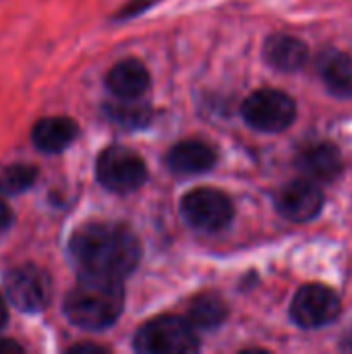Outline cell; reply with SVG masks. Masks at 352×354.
Wrapping results in <instances>:
<instances>
[{
    "mask_svg": "<svg viewBox=\"0 0 352 354\" xmlns=\"http://www.w3.org/2000/svg\"><path fill=\"white\" fill-rule=\"evenodd\" d=\"M81 274L127 278L141 261V243L122 224L89 222L77 228L68 243Z\"/></svg>",
    "mask_w": 352,
    "mask_h": 354,
    "instance_id": "1",
    "label": "cell"
},
{
    "mask_svg": "<svg viewBox=\"0 0 352 354\" xmlns=\"http://www.w3.org/2000/svg\"><path fill=\"white\" fill-rule=\"evenodd\" d=\"M124 307L122 280L81 274L64 297V315L81 330L100 332L116 324Z\"/></svg>",
    "mask_w": 352,
    "mask_h": 354,
    "instance_id": "2",
    "label": "cell"
},
{
    "mask_svg": "<svg viewBox=\"0 0 352 354\" xmlns=\"http://www.w3.org/2000/svg\"><path fill=\"white\" fill-rule=\"evenodd\" d=\"M133 344L141 354H191L199 348L195 328L174 315L149 319L137 330Z\"/></svg>",
    "mask_w": 352,
    "mask_h": 354,
    "instance_id": "3",
    "label": "cell"
},
{
    "mask_svg": "<svg viewBox=\"0 0 352 354\" xmlns=\"http://www.w3.org/2000/svg\"><path fill=\"white\" fill-rule=\"evenodd\" d=\"M52 292L50 274L35 263L17 266L4 276V297L21 313L44 311L52 301Z\"/></svg>",
    "mask_w": 352,
    "mask_h": 354,
    "instance_id": "4",
    "label": "cell"
},
{
    "mask_svg": "<svg viewBox=\"0 0 352 354\" xmlns=\"http://www.w3.org/2000/svg\"><path fill=\"white\" fill-rule=\"evenodd\" d=\"M95 174L100 185L108 191L131 193L147 180V166L133 149L112 145L98 156Z\"/></svg>",
    "mask_w": 352,
    "mask_h": 354,
    "instance_id": "5",
    "label": "cell"
},
{
    "mask_svg": "<svg viewBox=\"0 0 352 354\" xmlns=\"http://www.w3.org/2000/svg\"><path fill=\"white\" fill-rule=\"evenodd\" d=\"M245 120L266 133H280L297 118V104L278 89H259L243 102Z\"/></svg>",
    "mask_w": 352,
    "mask_h": 354,
    "instance_id": "6",
    "label": "cell"
},
{
    "mask_svg": "<svg viewBox=\"0 0 352 354\" xmlns=\"http://www.w3.org/2000/svg\"><path fill=\"white\" fill-rule=\"evenodd\" d=\"M180 212L193 228L203 232H218L230 224L234 207L228 195L218 189L203 187L185 195Z\"/></svg>",
    "mask_w": 352,
    "mask_h": 354,
    "instance_id": "7",
    "label": "cell"
},
{
    "mask_svg": "<svg viewBox=\"0 0 352 354\" xmlns=\"http://www.w3.org/2000/svg\"><path fill=\"white\" fill-rule=\"evenodd\" d=\"M340 315V299L334 290L322 284H309L303 286L293 305H290V317L297 326L315 330L332 324Z\"/></svg>",
    "mask_w": 352,
    "mask_h": 354,
    "instance_id": "8",
    "label": "cell"
},
{
    "mask_svg": "<svg viewBox=\"0 0 352 354\" xmlns=\"http://www.w3.org/2000/svg\"><path fill=\"white\" fill-rule=\"evenodd\" d=\"M278 212L290 222H309L324 207V193L311 180H293L276 195Z\"/></svg>",
    "mask_w": 352,
    "mask_h": 354,
    "instance_id": "9",
    "label": "cell"
},
{
    "mask_svg": "<svg viewBox=\"0 0 352 354\" xmlns=\"http://www.w3.org/2000/svg\"><path fill=\"white\" fill-rule=\"evenodd\" d=\"M79 135V127L66 116H46L39 118L31 129V141L41 153L64 151Z\"/></svg>",
    "mask_w": 352,
    "mask_h": 354,
    "instance_id": "10",
    "label": "cell"
},
{
    "mask_svg": "<svg viewBox=\"0 0 352 354\" xmlns=\"http://www.w3.org/2000/svg\"><path fill=\"white\" fill-rule=\"evenodd\" d=\"M297 168L309 178L317 183H332L342 172L340 151L330 143H317L305 147L297 156Z\"/></svg>",
    "mask_w": 352,
    "mask_h": 354,
    "instance_id": "11",
    "label": "cell"
},
{
    "mask_svg": "<svg viewBox=\"0 0 352 354\" xmlns=\"http://www.w3.org/2000/svg\"><path fill=\"white\" fill-rule=\"evenodd\" d=\"M106 85L120 100H137L149 87V73L139 60L129 58L110 68Z\"/></svg>",
    "mask_w": 352,
    "mask_h": 354,
    "instance_id": "12",
    "label": "cell"
},
{
    "mask_svg": "<svg viewBox=\"0 0 352 354\" xmlns=\"http://www.w3.org/2000/svg\"><path fill=\"white\" fill-rule=\"evenodd\" d=\"M166 164L176 174H199L216 164V151L203 141H180L168 151Z\"/></svg>",
    "mask_w": 352,
    "mask_h": 354,
    "instance_id": "13",
    "label": "cell"
},
{
    "mask_svg": "<svg viewBox=\"0 0 352 354\" xmlns=\"http://www.w3.org/2000/svg\"><path fill=\"white\" fill-rule=\"evenodd\" d=\"M263 54H266V60L274 68H278L282 73H295L307 62L309 50L303 39H299L295 35L278 33V35L268 37Z\"/></svg>",
    "mask_w": 352,
    "mask_h": 354,
    "instance_id": "14",
    "label": "cell"
},
{
    "mask_svg": "<svg viewBox=\"0 0 352 354\" xmlns=\"http://www.w3.org/2000/svg\"><path fill=\"white\" fill-rule=\"evenodd\" d=\"M319 75L326 87L340 97L352 95V58L340 50H326L317 60Z\"/></svg>",
    "mask_w": 352,
    "mask_h": 354,
    "instance_id": "15",
    "label": "cell"
},
{
    "mask_svg": "<svg viewBox=\"0 0 352 354\" xmlns=\"http://www.w3.org/2000/svg\"><path fill=\"white\" fill-rule=\"evenodd\" d=\"M226 315H228V309H226L224 301L220 297L207 292V295H199L191 301L187 319L195 330H216L218 326L224 324Z\"/></svg>",
    "mask_w": 352,
    "mask_h": 354,
    "instance_id": "16",
    "label": "cell"
},
{
    "mask_svg": "<svg viewBox=\"0 0 352 354\" xmlns=\"http://www.w3.org/2000/svg\"><path fill=\"white\" fill-rule=\"evenodd\" d=\"M106 114L112 122L127 129H141L149 122L151 110L147 104H137L135 100H120L106 104Z\"/></svg>",
    "mask_w": 352,
    "mask_h": 354,
    "instance_id": "17",
    "label": "cell"
},
{
    "mask_svg": "<svg viewBox=\"0 0 352 354\" xmlns=\"http://www.w3.org/2000/svg\"><path fill=\"white\" fill-rule=\"evenodd\" d=\"M37 168L27 162H15L0 168V195H19L33 187Z\"/></svg>",
    "mask_w": 352,
    "mask_h": 354,
    "instance_id": "18",
    "label": "cell"
},
{
    "mask_svg": "<svg viewBox=\"0 0 352 354\" xmlns=\"http://www.w3.org/2000/svg\"><path fill=\"white\" fill-rule=\"evenodd\" d=\"M12 220H15L12 209L6 205V201H4V199H0V234H2V232H6V230L12 226Z\"/></svg>",
    "mask_w": 352,
    "mask_h": 354,
    "instance_id": "19",
    "label": "cell"
},
{
    "mask_svg": "<svg viewBox=\"0 0 352 354\" xmlns=\"http://www.w3.org/2000/svg\"><path fill=\"white\" fill-rule=\"evenodd\" d=\"M68 353L73 354H104L108 353L106 348L98 346V344H77L73 348H68Z\"/></svg>",
    "mask_w": 352,
    "mask_h": 354,
    "instance_id": "20",
    "label": "cell"
},
{
    "mask_svg": "<svg viewBox=\"0 0 352 354\" xmlns=\"http://www.w3.org/2000/svg\"><path fill=\"white\" fill-rule=\"evenodd\" d=\"M6 317H8V311H6V297L0 295V330H2L4 324H6Z\"/></svg>",
    "mask_w": 352,
    "mask_h": 354,
    "instance_id": "21",
    "label": "cell"
},
{
    "mask_svg": "<svg viewBox=\"0 0 352 354\" xmlns=\"http://www.w3.org/2000/svg\"><path fill=\"white\" fill-rule=\"evenodd\" d=\"M340 348H342L344 353H352V328L344 334V338H342V342H340Z\"/></svg>",
    "mask_w": 352,
    "mask_h": 354,
    "instance_id": "22",
    "label": "cell"
},
{
    "mask_svg": "<svg viewBox=\"0 0 352 354\" xmlns=\"http://www.w3.org/2000/svg\"><path fill=\"white\" fill-rule=\"evenodd\" d=\"M10 351H21V346L10 340H0V353H10Z\"/></svg>",
    "mask_w": 352,
    "mask_h": 354,
    "instance_id": "23",
    "label": "cell"
}]
</instances>
